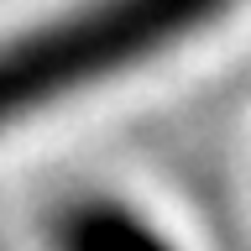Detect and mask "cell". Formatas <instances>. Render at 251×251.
I'll return each instance as SVG.
<instances>
[{"mask_svg": "<svg viewBox=\"0 0 251 251\" xmlns=\"http://www.w3.org/2000/svg\"><path fill=\"white\" fill-rule=\"evenodd\" d=\"M241 0H78L0 42V131L162 58Z\"/></svg>", "mask_w": 251, "mask_h": 251, "instance_id": "obj_1", "label": "cell"}, {"mask_svg": "<svg viewBox=\"0 0 251 251\" xmlns=\"http://www.w3.org/2000/svg\"><path fill=\"white\" fill-rule=\"evenodd\" d=\"M58 251H173V241L131 204H74L52 225Z\"/></svg>", "mask_w": 251, "mask_h": 251, "instance_id": "obj_2", "label": "cell"}]
</instances>
